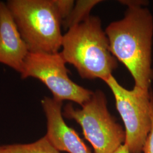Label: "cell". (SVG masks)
Masks as SVG:
<instances>
[{
  "instance_id": "cell-11",
  "label": "cell",
  "mask_w": 153,
  "mask_h": 153,
  "mask_svg": "<svg viewBox=\"0 0 153 153\" xmlns=\"http://www.w3.org/2000/svg\"><path fill=\"white\" fill-rule=\"evenodd\" d=\"M54 2L62 22L70 14L75 2L71 0H54Z\"/></svg>"
},
{
  "instance_id": "cell-3",
  "label": "cell",
  "mask_w": 153,
  "mask_h": 153,
  "mask_svg": "<svg viewBox=\"0 0 153 153\" xmlns=\"http://www.w3.org/2000/svg\"><path fill=\"white\" fill-rule=\"evenodd\" d=\"M6 5L30 52H59L64 35L54 0H9Z\"/></svg>"
},
{
  "instance_id": "cell-7",
  "label": "cell",
  "mask_w": 153,
  "mask_h": 153,
  "mask_svg": "<svg viewBox=\"0 0 153 153\" xmlns=\"http://www.w3.org/2000/svg\"><path fill=\"white\" fill-rule=\"evenodd\" d=\"M42 105L47 119L45 136L59 152L68 153H92L79 135L66 124L62 115V102L45 97Z\"/></svg>"
},
{
  "instance_id": "cell-8",
  "label": "cell",
  "mask_w": 153,
  "mask_h": 153,
  "mask_svg": "<svg viewBox=\"0 0 153 153\" xmlns=\"http://www.w3.org/2000/svg\"><path fill=\"white\" fill-rule=\"evenodd\" d=\"M29 53L6 3L0 1V63L21 74Z\"/></svg>"
},
{
  "instance_id": "cell-12",
  "label": "cell",
  "mask_w": 153,
  "mask_h": 153,
  "mask_svg": "<svg viewBox=\"0 0 153 153\" xmlns=\"http://www.w3.org/2000/svg\"><path fill=\"white\" fill-rule=\"evenodd\" d=\"M150 117L151 128L148 137L144 143L142 153H153V94L152 93L150 103Z\"/></svg>"
},
{
  "instance_id": "cell-13",
  "label": "cell",
  "mask_w": 153,
  "mask_h": 153,
  "mask_svg": "<svg viewBox=\"0 0 153 153\" xmlns=\"http://www.w3.org/2000/svg\"><path fill=\"white\" fill-rule=\"evenodd\" d=\"M112 153H130L128 148L126 145L124 143L117 148L114 152Z\"/></svg>"
},
{
  "instance_id": "cell-2",
  "label": "cell",
  "mask_w": 153,
  "mask_h": 153,
  "mask_svg": "<svg viewBox=\"0 0 153 153\" xmlns=\"http://www.w3.org/2000/svg\"><path fill=\"white\" fill-rule=\"evenodd\" d=\"M61 49L66 63L73 66L84 79L104 81L118 66L98 16H90L68 30L63 35Z\"/></svg>"
},
{
  "instance_id": "cell-4",
  "label": "cell",
  "mask_w": 153,
  "mask_h": 153,
  "mask_svg": "<svg viewBox=\"0 0 153 153\" xmlns=\"http://www.w3.org/2000/svg\"><path fill=\"white\" fill-rule=\"evenodd\" d=\"M82 108L66 104L62 115L76 121L82 128L86 140L92 145L95 153H112L126 141L123 126L110 114L104 93L98 90L94 92Z\"/></svg>"
},
{
  "instance_id": "cell-1",
  "label": "cell",
  "mask_w": 153,
  "mask_h": 153,
  "mask_svg": "<svg viewBox=\"0 0 153 153\" xmlns=\"http://www.w3.org/2000/svg\"><path fill=\"white\" fill-rule=\"evenodd\" d=\"M123 19L105 30L112 55L131 74L135 86L149 90L153 79V17L143 2L127 5Z\"/></svg>"
},
{
  "instance_id": "cell-6",
  "label": "cell",
  "mask_w": 153,
  "mask_h": 153,
  "mask_svg": "<svg viewBox=\"0 0 153 153\" xmlns=\"http://www.w3.org/2000/svg\"><path fill=\"white\" fill-rule=\"evenodd\" d=\"M66 64L60 52H30L20 74L23 79L31 77L44 83L56 100L62 102L69 100L82 106L91 98L94 92L71 80Z\"/></svg>"
},
{
  "instance_id": "cell-9",
  "label": "cell",
  "mask_w": 153,
  "mask_h": 153,
  "mask_svg": "<svg viewBox=\"0 0 153 153\" xmlns=\"http://www.w3.org/2000/svg\"><path fill=\"white\" fill-rule=\"evenodd\" d=\"M0 153H60L44 137L35 142L26 144L0 146Z\"/></svg>"
},
{
  "instance_id": "cell-10",
  "label": "cell",
  "mask_w": 153,
  "mask_h": 153,
  "mask_svg": "<svg viewBox=\"0 0 153 153\" xmlns=\"http://www.w3.org/2000/svg\"><path fill=\"white\" fill-rule=\"evenodd\" d=\"M100 1H76L70 14L62 22V26L69 30L71 27L85 21L90 16V13L93 7Z\"/></svg>"
},
{
  "instance_id": "cell-5",
  "label": "cell",
  "mask_w": 153,
  "mask_h": 153,
  "mask_svg": "<svg viewBox=\"0 0 153 153\" xmlns=\"http://www.w3.org/2000/svg\"><path fill=\"white\" fill-rule=\"evenodd\" d=\"M104 81L112 92L116 109L124 124V144L130 153H142L151 128L150 103L153 91L135 86L131 90H127L112 75Z\"/></svg>"
}]
</instances>
